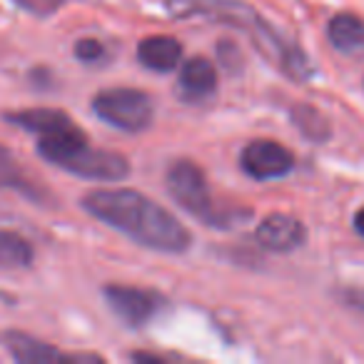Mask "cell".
Segmentation results:
<instances>
[{
  "label": "cell",
  "mask_w": 364,
  "mask_h": 364,
  "mask_svg": "<svg viewBox=\"0 0 364 364\" xmlns=\"http://www.w3.org/2000/svg\"><path fill=\"white\" fill-rule=\"evenodd\" d=\"M82 208L100 223L157 252H185L193 242V235L175 215L135 190H95L85 195Z\"/></svg>",
  "instance_id": "cell-1"
},
{
  "label": "cell",
  "mask_w": 364,
  "mask_h": 364,
  "mask_svg": "<svg viewBox=\"0 0 364 364\" xmlns=\"http://www.w3.org/2000/svg\"><path fill=\"white\" fill-rule=\"evenodd\" d=\"M167 11L180 18H205V21L225 23L230 28H237L240 33L252 38L264 58L277 63L284 73L294 77H302L307 73V60L299 50H294L289 43L274 33L267 21H262L259 13L240 0H167Z\"/></svg>",
  "instance_id": "cell-2"
},
{
  "label": "cell",
  "mask_w": 364,
  "mask_h": 364,
  "mask_svg": "<svg viewBox=\"0 0 364 364\" xmlns=\"http://www.w3.org/2000/svg\"><path fill=\"white\" fill-rule=\"evenodd\" d=\"M38 152L48 162L73 172V175L85 177V180L120 182L130 175V165L125 157L90 147L87 137L77 130L75 122L60 127V130L38 135Z\"/></svg>",
  "instance_id": "cell-3"
},
{
  "label": "cell",
  "mask_w": 364,
  "mask_h": 364,
  "mask_svg": "<svg viewBox=\"0 0 364 364\" xmlns=\"http://www.w3.org/2000/svg\"><path fill=\"white\" fill-rule=\"evenodd\" d=\"M92 110L107 125L125 132H140L152 122L155 107L150 95L132 87H110L92 97Z\"/></svg>",
  "instance_id": "cell-4"
},
{
  "label": "cell",
  "mask_w": 364,
  "mask_h": 364,
  "mask_svg": "<svg viewBox=\"0 0 364 364\" xmlns=\"http://www.w3.org/2000/svg\"><path fill=\"white\" fill-rule=\"evenodd\" d=\"M167 190L182 210H188L193 218H200L210 228H218L220 215L215 210L213 195L205 172L195 162L180 160L167 170Z\"/></svg>",
  "instance_id": "cell-5"
},
{
  "label": "cell",
  "mask_w": 364,
  "mask_h": 364,
  "mask_svg": "<svg viewBox=\"0 0 364 364\" xmlns=\"http://www.w3.org/2000/svg\"><path fill=\"white\" fill-rule=\"evenodd\" d=\"M105 299L110 309L127 324V327H145L162 307V297L152 289L110 284L105 287Z\"/></svg>",
  "instance_id": "cell-6"
},
{
  "label": "cell",
  "mask_w": 364,
  "mask_h": 364,
  "mask_svg": "<svg viewBox=\"0 0 364 364\" xmlns=\"http://www.w3.org/2000/svg\"><path fill=\"white\" fill-rule=\"evenodd\" d=\"M240 165L255 180H277L292 172L294 155L274 140H255L242 150Z\"/></svg>",
  "instance_id": "cell-7"
},
{
  "label": "cell",
  "mask_w": 364,
  "mask_h": 364,
  "mask_svg": "<svg viewBox=\"0 0 364 364\" xmlns=\"http://www.w3.org/2000/svg\"><path fill=\"white\" fill-rule=\"evenodd\" d=\"M304 237H307L304 225L292 215H269L257 225L259 245L272 250V252H292L304 242Z\"/></svg>",
  "instance_id": "cell-8"
},
{
  "label": "cell",
  "mask_w": 364,
  "mask_h": 364,
  "mask_svg": "<svg viewBox=\"0 0 364 364\" xmlns=\"http://www.w3.org/2000/svg\"><path fill=\"white\" fill-rule=\"evenodd\" d=\"M180 97L188 102H203L218 90V70L205 58H193L180 68Z\"/></svg>",
  "instance_id": "cell-9"
},
{
  "label": "cell",
  "mask_w": 364,
  "mask_h": 364,
  "mask_svg": "<svg viewBox=\"0 0 364 364\" xmlns=\"http://www.w3.org/2000/svg\"><path fill=\"white\" fill-rule=\"evenodd\" d=\"M137 60L155 73H170L180 65L182 46L170 36H152L137 46Z\"/></svg>",
  "instance_id": "cell-10"
},
{
  "label": "cell",
  "mask_w": 364,
  "mask_h": 364,
  "mask_svg": "<svg viewBox=\"0 0 364 364\" xmlns=\"http://www.w3.org/2000/svg\"><path fill=\"white\" fill-rule=\"evenodd\" d=\"M327 33H329V41H332V46L337 48V50H342V53L364 50V23L359 21L357 16H349V13L334 16Z\"/></svg>",
  "instance_id": "cell-11"
},
{
  "label": "cell",
  "mask_w": 364,
  "mask_h": 364,
  "mask_svg": "<svg viewBox=\"0 0 364 364\" xmlns=\"http://www.w3.org/2000/svg\"><path fill=\"white\" fill-rule=\"evenodd\" d=\"M6 347L11 349V354L18 362H53V359L63 357L50 344L38 342V339L28 337V334H21V332L6 334Z\"/></svg>",
  "instance_id": "cell-12"
},
{
  "label": "cell",
  "mask_w": 364,
  "mask_h": 364,
  "mask_svg": "<svg viewBox=\"0 0 364 364\" xmlns=\"http://www.w3.org/2000/svg\"><path fill=\"white\" fill-rule=\"evenodd\" d=\"M8 120L21 125L23 130H31L36 135H46V132L60 130V127L70 125V117L63 115L58 110H26V112H16V115H8Z\"/></svg>",
  "instance_id": "cell-13"
},
{
  "label": "cell",
  "mask_w": 364,
  "mask_h": 364,
  "mask_svg": "<svg viewBox=\"0 0 364 364\" xmlns=\"http://www.w3.org/2000/svg\"><path fill=\"white\" fill-rule=\"evenodd\" d=\"M33 262V247L13 232H0V267H26Z\"/></svg>",
  "instance_id": "cell-14"
},
{
  "label": "cell",
  "mask_w": 364,
  "mask_h": 364,
  "mask_svg": "<svg viewBox=\"0 0 364 364\" xmlns=\"http://www.w3.org/2000/svg\"><path fill=\"white\" fill-rule=\"evenodd\" d=\"M75 58H80L82 63H97L105 58V48L97 41H80L75 43Z\"/></svg>",
  "instance_id": "cell-15"
},
{
  "label": "cell",
  "mask_w": 364,
  "mask_h": 364,
  "mask_svg": "<svg viewBox=\"0 0 364 364\" xmlns=\"http://www.w3.org/2000/svg\"><path fill=\"white\" fill-rule=\"evenodd\" d=\"M354 228H357L359 235H364V208L357 213V218H354Z\"/></svg>",
  "instance_id": "cell-16"
}]
</instances>
